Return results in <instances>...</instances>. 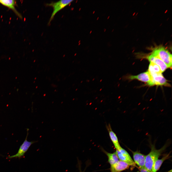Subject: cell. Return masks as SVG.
Listing matches in <instances>:
<instances>
[{"label":"cell","mask_w":172,"mask_h":172,"mask_svg":"<svg viewBox=\"0 0 172 172\" xmlns=\"http://www.w3.org/2000/svg\"><path fill=\"white\" fill-rule=\"evenodd\" d=\"M0 3L3 5L6 6L11 9L20 18H22V16L16 10L15 8L16 4L15 0H0Z\"/></svg>","instance_id":"cell-11"},{"label":"cell","mask_w":172,"mask_h":172,"mask_svg":"<svg viewBox=\"0 0 172 172\" xmlns=\"http://www.w3.org/2000/svg\"><path fill=\"white\" fill-rule=\"evenodd\" d=\"M129 78L131 80L136 79L146 82L149 86L151 81V76L148 71H147L137 75L130 76Z\"/></svg>","instance_id":"cell-9"},{"label":"cell","mask_w":172,"mask_h":172,"mask_svg":"<svg viewBox=\"0 0 172 172\" xmlns=\"http://www.w3.org/2000/svg\"><path fill=\"white\" fill-rule=\"evenodd\" d=\"M140 172H153L152 171L149 170L145 167L139 168Z\"/></svg>","instance_id":"cell-16"},{"label":"cell","mask_w":172,"mask_h":172,"mask_svg":"<svg viewBox=\"0 0 172 172\" xmlns=\"http://www.w3.org/2000/svg\"><path fill=\"white\" fill-rule=\"evenodd\" d=\"M148 72L151 77H154L162 74L159 67L156 64L150 62Z\"/></svg>","instance_id":"cell-13"},{"label":"cell","mask_w":172,"mask_h":172,"mask_svg":"<svg viewBox=\"0 0 172 172\" xmlns=\"http://www.w3.org/2000/svg\"><path fill=\"white\" fill-rule=\"evenodd\" d=\"M91 32H92V31H91V32H90V33H91Z\"/></svg>","instance_id":"cell-20"},{"label":"cell","mask_w":172,"mask_h":172,"mask_svg":"<svg viewBox=\"0 0 172 172\" xmlns=\"http://www.w3.org/2000/svg\"><path fill=\"white\" fill-rule=\"evenodd\" d=\"M146 58L150 62H152L158 66L162 72L168 68L165 63L158 57L153 51L151 54L147 57Z\"/></svg>","instance_id":"cell-6"},{"label":"cell","mask_w":172,"mask_h":172,"mask_svg":"<svg viewBox=\"0 0 172 172\" xmlns=\"http://www.w3.org/2000/svg\"><path fill=\"white\" fill-rule=\"evenodd\" d=\"M153 51L165 63L168 68H172V55L168 50L162 46H160L156 48Z\"/></svg>","instance_id":"cell-2"},{"label":"cell","mask_w":172,"mask_h":172,"mask_svg":"<svg viewBox=\"0 0 172 172\" xmlns=\"http://www.w3.org/2000/svg\"><path fill=\"white\" fill-rule=\"evenodd\" d=\"M154 85L170 86V85L167 82V80L162 74L157 75L154 77L151 76V79L150 86Z\"/></svg>","instance_id":"cell-8"},{"label":"cell","mask_w":172,"mask_h":172,"mask_svg":"<svg viewBox=\"0 0 172 172\" xmlns=\"http://www.w3.org/2000/svg\"><path fill=\"white\" fill-rule=\"evenodd\" d=\"M119 161L127 163L130 166L139 167L135 164L128 153L121 147L115 151Z\"/></svg>","instance_id":"cell-4"},{"label":"cell","mask_w":172,"mask_h":172,"mask_svg":"<svg viewBox=\"0 0 172 172\" xmlns=\"http://www.w3.org/2000/svg\"><path fill=\"white\" fill-rule=\"evenodd\" d=\"M134 161L139 168L145 167L146 155L138 151H132Z\"/></svg>","instance_id":"cell-7"},{"label":"cell","mask_w":172,"mask_h":172,"mask_svg":"<svg viewBox=\"0 0 172 172\" xmlns=\"http://www.w3.org/2000/svg\"><path fill=\"white\" fill-rule=\"evenodd\" d=\"M99 18V17H98V18L97 19V20H98V18Z\"/></svg>","instance_id":"cell-18"},{"label":"cell","mask_w":172,"mask_h":172,"mask_svg":"<svg viewBox=\"0 0 172 172\" xmlns=\"http://www.w3.org/2000/svg\"><path fill=\"white\" fill-rule=\"evenodd\" d=\"M165 145L159 149H156L154 146L152 145L150 152L146 155L145 167L148 170L152 171L153 165L166 147Z\"/></svg>","instance_id":"cell-1"},{"label":"cell","mask_w":172,"mask_h":172,"mask_svg":"<svg viewBox=\"0 0 172 172\" xmlns=\"http://www.w3.org/2000/svg\"><path fill=\"white\" fill-rule=\"evenodd\" d=\"M169 157V154L164 155L160 159H158L154 163L152 167V171L153 172H156L160 169L163 162Z\"/></svg>","instance_id":"cell-15"},{"label":"cell","mask_w":172,"mask_h":172,"mask_svg":"<svg viewBox=\"0 0 172 172\" xmlns=\"http://www.w3.org/2000/svg\"><path fill=\"white\" fill-rule=\"evenodd\" d=\"M79 171H80V172H83L81 171V168L80 167V166H79Z\"/></svg>","instance_id":"cell-17"},{"label":"cell","mask_w":172,"mask_h":172,"mask_svg":"<svg viewBox=\"0 0 172 172\" xmlns=\"http://www.w3.org/2000/svg\"><path fill=\"white\" fill-rule=\"evenodd\" d=\"M27 134L26 136L23 143L20 146L17 153L16 154L8 156V158L11 159L13 158H20L24 156L25 153L27 151L28 149L32 144L37 142V141H28L27 139L29 129H27Z\"/></svg>","instance_id":"cell-5"},{"label":"cell","mask_w":172,"mask_h":172,"mask_svg":"<svg viewBox=\"0 0 172 172\" xmlns=\"http://www.w3.org/2000/svg\"><path fill=\"white\" fill-rule=\"evenodd\" d=\"M129 166L127 163L119 160L114 165L110 166V172H121L128 169Z\"/></svg>","instance_id":"cell-10"},{"label":"cell","mask_w":172,"mask_h":172,"mask_svg":"<svg viewBox=\"0 0 172 172\" xmlns=\"http://www.w3.org/2000/svg\"><path fill=\"white\" fill-rule=\"evenodd\" d=\"M73 1V0H62L57 2H52L47 4L46 5L51 6L53 8V11L50 19L48 23H50L57 13L70 4Z\"/></svg>","instance_id":"cell-3"},{"label":"cell","mask_w":172,"mask_h":172,"mask_svg":"<svg viewBox=\"0 0 172 172\" xmlns=\"http://www.w3.org/2000/svg\"><path fill=\"white\" fill-rule=\"evenodd\" d=\"M107 127L110 139L116 150L118 149L121 146L119 143L118 139L116 134L112 130L110 124H109Z\"/></svg>","instance_id":"cell-12"},{"label":"cell","mask_w":172,"mask_h":172,"mask_svg":"<svg viewBox=\"0 0 172 172\" xmlns=\"http://www.w3.org/2000/svg\"><path fill=\"white\" fill-rule=\"evenodd\" d=\"M109 18V16H108V19Z\"/></svg>","instance_id":"cell-19"},{"label":"cell","mask_w":172,"mask_h":172,"mask_svg":"<svg viewBox=\"0 0 172 172\" xmlns=\"http://www.w3.org/2000/svg\"><path fill=\"white\" fill-rule=\"evenodd\" d=\"M102 151L107 156L108 162L110 166L114 165L119 161L116 151L112 153L108 152L103 149Z\"/></svg>","instance_id":"cell-14"}]
</instances>
